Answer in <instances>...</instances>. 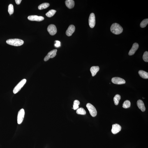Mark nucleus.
Listing matches in <instances>:
<instances>
[{
	"mask_svg": "<svg viewBox=\"0 0 148 148\" xmlns=\"http://www.w3.org/2000/svg\"><path fill=\"white\" fill-rule=\"evenodd\" d=\"M111 31L114 34L119 35L122 33L123 28L120 25L117 23L113 24L110 28Z\"/></svg>",
	"mask_w": 148,
	"mask_h": 148,
	"instance_id": "nucleus-1",
	"label": "nucleus"
},
{
	"mask_svg": "<svg viewBox=\"0 0 148 148\" xmlns=\"http://www.w3.org/2000/svg\"><path fill=\"white\" fill-rule=\"evenodd\" d=\"M6 43L10 45L18 46L23 44L24 42L23 40L18 39H13L7 40Z\"/></svg>",
	"mask_w": 148,
	"mask_h": 148,
	"instance_id": "nucleus-2",
	"label": "nucleus"
},
{
	"mask_svg": "<svg viewBox=\"0 0 148 148\" xmlns=\"http://www.w3.org/2000/svg\"><path fill=\"white\" fill-rule=\"evenodd\" d=\"M86 106L91 116L93 117H96L97 114V112L95 107L90 103H87Z\"/></svg>",
	"mask_w": 148,
	"mask_h": 148,
	"instance_id": "nucleus-3",
	"label": "nucleus"
},
{
	"mask_svg": "<svg viewBox=\"0 0 148 148\" xmlns=\"http://www.w3.org/2000/svg\"><path fill=\"white\" fill-rule=\"evenodd\" d=\"M26 79H24L19 83L14 88L13 91L14 94H16L20 90L21 88L23 87L25 84L26 83Z\"/></svg>",
	"mask_w": 148,
	"mask_h": 148,
	"instance_id": "nucleus-4",
	"label": "nucleus"
},
{
	"mask_svg": "<svg viewBox=\"0 0 148 148\" xmlns=\"http://www.w3.org/2000/svg\"><path fill=\"white\" fill-rule=\"evenodd\" d=\"M25 115V112L23 109H22L19 111L17 116V122L20 124L23 120Z\"/></svg>",
	"mask_w": 148,
	"mask_h": 148,
	"instance_id": "nucleus-5",
	"label": "nucleus"
},
{
	"mask_svg": "<svg viewBox=\"0 0 148 148\" xmlns=\"http://www.w3.org/2000/svg\"><path fill=\"white\" fill-rule=\"evenodd\" d=\"M89 23L90 27L91 28L94 27L96 24V18L94 14L92 13L89 16Z\"/></svg>",
	"mask_w": 148,
	"mask_h": 148,
	"instance_id": "nucleus-6",
	"label": "nucleus"
},
{
	"mask_svg": "<svg viewBox=\"0 0 148 148\" xmlns=\"http://www.w3.org/2000/svg\"><path fill=\"white\" fill-rule=\"evenodd\" d=\"M57 52V50L56 49H54L49 52L47 55L46 56L44 59V60L46 61H48L50 58H53L55 57Z\"/></svg>",
	"mask_w": 148,
	"mask_h": 148,
	"instance_id": "nucleus-7",
	"label": "nucleus"
},
{
	"mask_svg": "<svg viewBox=\"0 0 148 148\" xmlns=\"http://www.w3.org/2000/svg\"><path fill=\"white\" fill-rule=\"evenodd\" d=\"M47 31L51 35L54 36L57 32V29L55 25L51 24L49 25L47 28Z\"/></svg>",
	"mask_w": 148,
	"mask_h": 148,
	"instance_id": "nucleus-8",
	"label": "nucleus"
},
{
	"mask_svg": "<svg viewBox=\"0 0 148 148\" xmlns=\"http://www.w3.org/2000/svg\"><path fill=\"white\" fill-rule=\"evenodd\" d=\"M112 82L113 83L117 84H121L125 83V81L122 78L119 77H114L112 79Z\"/></svg>",
	"mask_w": 148,
	"mask_h": 148,
	"instance_id": "nucleus-9",
	"label": "nucleus"
},
{
	"mask_svg": "<svg viewBox=\"0 0 148 148\" xmlns=\"http://www.w3.org/2000/svg\"><path fill=\"white\" fill-rule=\"evenodd\" d=\"M29 20L32 21H36L38 22H40L43 20L44 18L43 17L38 16L36 15L29 16L28 17Z\"/></svg>",
	"mask_w": 148,
	"mask_h": 148,
	"instance_id": "nucleus-10",
	"label": "nucleus"
},
{
	"mask_svg": "<svg viewBox=\"0 0 148 148\" xmlns=\"http://www.w3.org/2000/svg\"><path fill=\"white\" fill-rule=\"evenodd\" d=\"M121 126L118 124L113 125L111 130L112 133L114 134H116L121 131Z\"/></svg>",
	"mask_w": 148,
	"mask_h": 148,
	"instance_id": "nucleus-11",
	"label": "nucleus"
},
{
	"mask_svg": "<svg viewBox=\"0 0 148 148\" xmlns=\"http://www.w3.org/2000/svg\"><path fill=\"white\" fill-rule=\"evenodd\" d=\"M75 27L73 25H71L69 27L66 32V34L68 36H72L75 31Z\"/></svg>",
	"mask_w": 148,
	"mask_h": 148,
	"instance_id": "nucleus-12",
	"label": "nucleus"
},
{
	"mask_svg": "<svg viewBox=\"0 0 148 148\" xmlns=\"http://www.w3.org/2000/svg\"><path fill=\"white\" fill-rule=\"evenodd\" d=\"M139 47V45L137 43H134L133 45V46L129 52V56H132L135 53L136 51L138 49Z\"/></svg>",
	"mask_w": 148,
	"mask_h": 148,
	"instance_id": "nucleus-13",
	"label": "nucleus"
},
{
	"mask_svg": "<svg viewBox=\"0 0 148 148\" xmlns=\"http://www.w3.org/2000/svg\"><path fill=\"white\" fill-rule=\"evenodd\" d=\"M137 105L139 108L143 112L145 111V107L144 106L143 102L142 100H138L137 102Z\"/></svg>",
	"mask_w": 148,
	"mask_h": 148,
	"instance_id": "nucleus-14",
	"label": "nucleus"
},
{
	"mask_svg": "<svg viewBox=\"0 0 148 148\" xmlns=\"http://www.w3.org/2000/svg\"><path fill=\"white\" fill-rule=\"evenodd\" d=\"M99 69V67L98 66H93L91 67L90 70L93 77L95 76L96 75Z\"/></svg>",
	"mask_w": 148,
	"mask_h": 148,
	"instance_id": "nucleus-15",
	"label": "nucleus"
},
{
	"mask_svg": "<svg viewBox=\"0 0 148 148\" xmlns=\"http://www.w3.org/2000/svg\"><path fill=\"white\" fill-rule=\"evenodd\" d=\"M65 3L67 7L70 9L73 8L74 6V1L73 0H66Z\"/></svg>",
	"mask_w": 148,
	"mask_h": 148,
	"instance_id": "nucleus-16",
	"label": "nucleus"
},
{
	"mask_svg": "<svg viewBox=\"0 0 148 148\" xmlns=\"http://www.w3.org/2000/svg\"><path fill=\"white\" fill-rule=\"evenodd\" d=\"M140 76L144 79H148V73L147 72L143 70H140L139 72Z\"/></svg>",
	"mask_w": 148,
	"mask_h": 148,
	"instance_id": "nucleus-17",
	"label": "nucleus"
},
{
	"mask_svg": "<svg viewBox=\"0 0 148 148\" xmlns=\"http://www.w3.org/2000/svg\"><path fill=\"white\" fill-rule=\"evenodd\" d=\"M121 98V96L119 94H116L114 98V104L116 105L119 104V102Z\"/></svg>",
	"mask_w": 148,
	"mask_h": 148,
	"instance_id": "nucleus-18",
	"label": "nucleus"
},
{
	"mask_svg": "<svg viewBox=\"0 0 148 148\" xmlns=\"http://www.w3.org/2000/svg\"><path fill=\"white\" fill-rule=\"evenodd\" d=\"M50 5L48 3H44L38 6V9L40 10L44 9L48 7Z\"/></svg>",
	"mask_w": 148,
	"mask_h": 148,
	"instance_id": "nucleus-19",
	"label": "nucleus"
},
{
	"mask_svg": "<svg viewBox=\"0 0 148 148\" xmlns=\"http://www.w3.org/2000/svg\"><path fill=\"white\" fill-rule=\"evenodd\" d=\"M76 112L77 114L81 115H85L86 114V111L82 107L77 109Z\"/></svg>",
	"mask_w": 148,
	"mask_h": 148,
	"instance_id": "nucleus-20",
	"label": "nucleus"
},
{
	"mask_svg": "<svg viewBox=\"0 0 148 148\" xmlns=\"http://www.w3.org/2000/svg\"><path fill=\"white\" fill-rule=\"evenodd\" d=\"M131 102L129 100H126L123 103L122 107L125 109L128 108L131 106Z\"/></svg>",
	"mask_w": 148,
	"mask_h": 148,
	"instance_id": "nucleus-21",
	"label": "nucleus"
},
{
	"mask_svg": "<svg viewBox=\"0 0 148 148\" xmlns=\"http://www.w3.org/2000/svg\"><path fill=\"white\" fill-rule=\"evenodd\" d=\"M56 12V10H51L46 14V16L49 17H51L54 15Z\"/></svg>",
	"mask_w": 148,
	"mask_h": 148,
	"instance_id": "nucleus-22",
	"label": "nucleus"
},
{
	"mask_svg": "<svg viewBox=\"0 0 148 148\" xmlns=\"http://www.w3.org/2000/svg\"><path fill=\"white\" fill-rule=\"evenodd\" d=\"M80 102L79 100H75L74 101L73 105V108L74 110H77L79 108V105H80Z\"/></svg>",
	"mask_w": 148,
	"mask_h": 148,
	"instance_id": "nucleus-23",
	"label": "nucleus"
},
{
	"mask_svg": "<svg viewBox=\"0 0 148 148\" xmlns=\"http://www.w3.org/2000/svg\"><path fill=\"white\" fill-rule=\"evenodd\" d=\"M148 24V19H144L142 21L140 24V26L142 28H144L146 27Z\"/></svg>",
	"mask_w": 148,
	"mask_h": 148,
	"instance_id": "nucleus-24",
	"label": "nucleus"
},
{
	"mask_svg": "<svg viewBox=\"0 0 148 148\" xmlns=\"http://www.w3.org/2000/svg\"><path fill=\"white\" fill-rule=\"evenodd\" d=\"M8 11L10 15H11L13 14L14 12V6L13 5L10 4L8 6Z\"/></svg>",
	"mask_w": 148,
	"mask_h": 148,
	"instance_id": "nucleus-25",
	"label": "nucleus"
},
{
	"mask_svg": "<svg viewBox=\"0 0 148 148\" xmlns=\"http://www.w3.org/2000/svg\"><path fill=\"white\" fill-rule=\"evenodd\" d=\"M143 58L144 61L146 62H148V51H146L144 53Z\"/></svg>",
	"mask_w": 148,
	"mask_h": 148,
	"instance_id": "nucleus-26",
	"label": "nucleus"
},
{
	"mask_svg": "<svg viewBox=\"0 0 148 148\" xmlns=\"http://www.w3.org/2000/svg\"><path fill=\"white\" fill-rule=\"evenodd\" d=\"M55 46L56 47H59L60 46V42L59 41H56L55 44H54Z\"/></svg>",
	"mask_w": 148,
	"mask_h": 148,
	"instance_id": "nucleus-27",
	"label": "nucleus"
},
{
	"mask_svg": "<svg viewBox=\"0 0 148 148\" xmlns=\"http://www.w3.org/2000/svg\"><path fill=\"white\" fill-rule=\"evenodd\" d=\"M17 5H19L20 4L21 1H22V0H15V1Z\"/></svg>",
	"mask_w": 148,
	"mask_h": 148,
	"instance_id": "nucleus-28",
	"label": "nucleus"
}]
</instances>
